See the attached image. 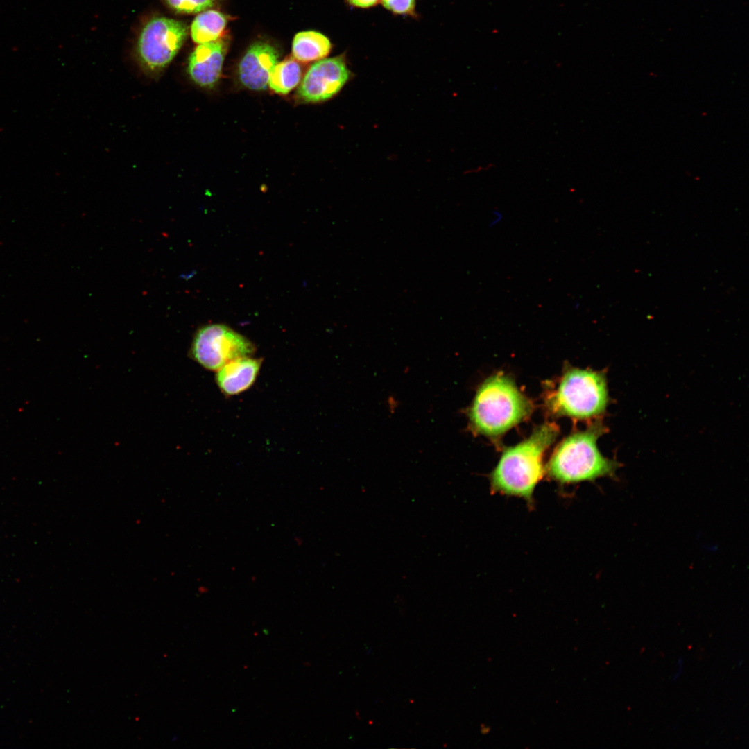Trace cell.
<instances>
[{"instance_id": "cell-1", "label": "cell", "mask_w": 749, "mask_h": 749, "mask_svg": "<svg viewBox=\"0 0 749 749\" xmlns=\"http://www.w3.org/2000/svg\"><path fill=\"white\" fill-rule=\"evenodd\" d=\"M558 434L554 423L546 422L527 438L506 448L489 476L492 492L517 497L532 505L535 488L545 472L543 456Z\"/></svg>"}, {"instance_id": "cell-2", "label": "cell", "mask_w": 749, "mask_h": 749, "mask_svg": "<svg viewBox=\"0 0 749 749\" xmlns=\"http://www.w3.org/2000/svg\"><path fill=\"white\" fill-rule=\"evenodd\" d=\"M532 411L531 400L514 380L497 373L479 386L467 415L473 432L497 438L526 419Z\"/></svg>"}, {"instance_id": "cell-3", "label": "cell", "mask_w": 749, "mask_h": 749, "mask_svg": "<svg viewBox=\"0 0 749 749\" xmlns=\"http://www.w3.org/2000/svg\"><path fill=\"white\" fill-rule=\"evenodd\" d=\"M605 431L603 424L597 421L585 430L565 438L556 447L545 467L548 476L562 485L614 476L620 465L605 457L596 444Z\"/></svg>"}, {"instance_id": "cell-4", "label": "cell", "mask_w": 749, "mask_h": 749, "mask_svg": "<svg viewBox=\"0 0 749 749\" xmlns=\"http://www.w3.org/2000/svg\"><path fill=\"white\" fill-rule=\"evenodd\" d=\"M545 403L555 416L578 420L599 416L608 403L606 378L601 372L567 367Z\"/></svg>"}, {"instance_id": "cell-5", "label": "cell", "mask_w": 749, "mask_h": 749, "mask_svg": "<svg viewBox=\"0 0 749 749\" xmlns=\"http://www.w3.org/2000/svg\"><path fill=\"white\" fill-rule=\"evenodd\" d=\"M188 35L187 25L165 17L150 19L141 28L136 43V55L143 70L159 76L174 59Z\"/></svg>"}, {"instance_id": "cell-6", "label": "cell", "mask_w": 749, "mask_h": 749, "mask_svg": "<svg viewBox=\"0 0 749 749\" xmlns=\"http://www.w3.org/2000/svg\"><path fill=\"white\" fill-rule=\"evenodd\" d=\"M255 350L249 339L230 327L209 324L196 332L191 355L205 368L217 371L235 359L252 355Z\"/></svg>"}, {"instance_id": "cell-7", "label": "cell", "mask_w": 749, "mask_h": 749, "mask_svg": "<svg viewBox=\"0 0 749 749\" xmlns=\"http://www.w3.org/2000/svg\"><path fill=\"white\" fill-rule=\"evenodd\" d=\"M351 77L345 56L323 58L313 63L301 80L297 96L304 103H320L337 94Z\"/></svg>"}, {"instance_id": "cell-8", "label": "cell", "mask_w": 749, "mask_h": 749, "mask_svg": "<svg viewBox=\"0 0 749 749\" xmlns=\"http://www.w3.org/2000/svg\"><path fill=\"white\" fill-rule=\"evenodd\" d=\"M278 57L277 50L268 43L257 42L250 46L239 64L238 76L241 85L253 91L266 89Z\"/></svg>"}, {"instance_id": "cell-9", "label": "cell", "mask_w": 749, "mask_h": 749, "mask_svg": "<svg viewBox=\"0 0 749 749\" xmlns=\"http://www.w3.org/2000/svg\"><path fill=\"white\" fill-rule=\"evenodd\" d=\"M226 51L227 44L222 40L198 44L188 60L190 79L202 88L214 87L221 76Z\"/></svg>"}, {"instance_id": "cell-10", "label": "cell", "mask_w": 749, "mask_h": 749, "mask_svg": "<svg viewBox=\"0 0 749 749\" xmlns=\"http://www.w3.org/2000/svg\"><path fill=\"white\" fill-rule=\"evenodd\" d=\"M261 365L260 359L250 356L235 359L217 370L216 384L225 395L243 393L255 381Z\"/></svg>"}, {"instance_id": "cell-11", "label": "cell", "mask_w": 749, "mask_h": 749, "mask_svg": "<svg viewBox=\"0 0 749 749\" xmlns=\"http://www.w3.org/2000/svg\"><path fill=\"white\" fill-rule=\"evenodd\" d=\"M332 44L323 34L313 31H302L295 35L292 44L293 58L302 62L318 61L329 53Z\"/></svg>"}, {"instance_id": "cell-12", "label": "cell", "mask_w": 749, "mask_h": 749, "mask_svg": "<svg viewBox=\"0 0 749 749\" xmlns=\"http://www.w3.org/2000/svg\"><path fill=\"white\" fill-rule=\"evenodd\" d=\"M227 24L225 16L214 10L200 12L191 25V36L197 44H203L218 40Z\"/></svg>"}, {"instance_id": "cell-13", "label": "cell", "mask_w": 749, "mask_h": 749, "mask_svg": "<svg viewBox=\"0 0 749 749\" xmlns=\"http://www.w3.org/2000/svg\"><path fill=\"white\" fill-rule=\"evenodd\" d=\"M302 76L300 63L289 58L275 64L270 75L268 86L275 93L285 95L298 85Z\"/></svg>"}, {"instance_id": "cell-14", "label": "cell", "mask_w": 749, "mask_h": 749, "mask_svg": "<svg viewBox=\"0 0 749 749\" xmlns=\"http://www.w3.org/2000/svg\"><path fill=\"white\" fill-rule=\"evenodd\" d=\"M177 13L194 14L210 8L216 0H162Z\"/></svg>"}, {"instance_id": "cell-15", "label": "cell", "mask_w": 749, "mask_h": 749, "mask_svg": "<svg viewBox=\"0 0 749 749\" xmlns=\"http://www.w3.org/2000/svg\"><path fill=\"white\" fill-rule=\"evenodd\" d=\"M383 6L396 15H415V0H381Z\"/></svg>"}, {"instance_id": "cell-16", "label": "cell", "mask_w": 749, "mask_h": 749, "mask_svg": "<svg viewBox=\"0 0 749 749\" xmlns=\"http://www.w3.org/2000/svg\"><path fill=\"white\" fill-rule=\"evenodd\" d=\"M352 6L361 8H368L377 4L381 0H347Z\"/></svg>"}, {"instance_id": "cell-17", "label": "cell", "mask_w": 749, "mask_h": 749, "mask_svg": "<svg viewBox=\"0 0 749 749\" xmlns=\"http://www.w3.org/2000/svg\"><path fill=\"white\" fill-rule=\"evenodd\" d=\"M502 219L503 214H501V212L498 210L494 211L492 214L488 227L491 228L497 225L498 224H499V223L501 222Z\"/></svg>"}, {"instance_id": "cell-18", "label": "cell", "mask_w": 749, "mask_h": 749, "mask_svg": "<svg viewBox=\"0 0 749 749\" xmlns=\"http://www.w3.org/2000/svg\"><path fill=\"white\" fill-rule=\"evenodd\" d=\"M678 666H679V668H678V669L677 672L675 673V675H673V680H677V678H678V677H679V676L680 675V674L682 673V666H683V658H682V657H680V658H679V659L678 660Z\"/></svg>"}, {"instance_id": "cell-19", "label": "cell", "mask_w": 749, "mask_h": 749, "mask_svg": "<svg viewBox=\"0 0 749 749\" xmlns=\"http://www.w3.org/2000/svg\"><path fill=\"white\" fill-rule=\"evenodd\" d=\"M580 303H579V302H578V301H576V302H575L574 303V309L575 310H578V309H579V308H580Z\"/></svg>"}, {"instance_id": "cell-20", "label": "cell", "mask_w": 749, "mask_h": 749, "mask_svg": "<svg viewBox=\"0 0 749 749\" xmlns=\"http://www.w3.org/2000/svg\"><path fill=\"white\" fill-rule=\"evenodd\" d=\"M742 662H743V660H739V663H738V666H741V664H742Z\"/></svg>"}]
</instances>
